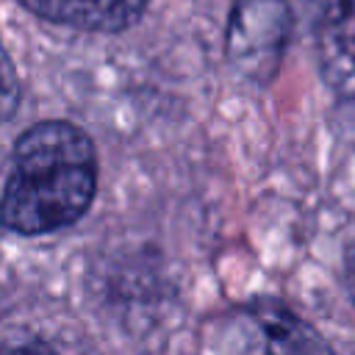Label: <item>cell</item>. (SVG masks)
Here are the masks:
<instances>
[{"label":"cell","instance_id":"cell-1","mask_svg":"<svg viewBox=\"0 0 355 355\" xmlns=\"http://www.w3.org/2000/svg\"><path fill=\"white\" fill-rule=\"evenodd\" d=\"M94 189L97 155L92 139L64 119L39 122L14 144L0 222L22 236L61 230L89 211Z\"/></svg>","mask_w":355,"mask_h":355},{"label":"cell","instance_id":"cell-2","mask_svg":"<svg viewBox=\"0 0 355 355\" xmlns=\"http://www.w3.org/2000/svg\"><path fill=\"white\" fill-rule=\"evenodd\" d=\"M288 33V0H236L225 31L227 58L244 78L269 83L280 69Z\"/></svg>","mask_w":355,"mask_h":355},{"label":"cell","instance_id":"cell-3","mask_svg":"<svg viewBox=\"0 0 355 355\" xmlns=\"http://www.w3.org/2000/svg\"><path fill=\"white\" fill-rule=\"evenodd\" d=\"M28 11L42 19L80 28L114 33L133 25L150 0H19Z\"/></svg>","mask_w":355,"mask_h":355},{"label":"cell","instance_id":"cell-4","mask_svg":"<svg viewBox=\"0 0 355 355\" xmlns=\"http://www.w3.org/2000/svg\"><path fill=\"white\" fill-rule=\"evenodd\" d=\"M258 322V327L266 336V347L272 349H311L313 347V330H308L291 311L272 300H261L250 311Z\"/></svg>","mask_w":355,"mask_h":355},{"label":"cell","instance_id":"cell-5","mask_svg":"<svg viewBox=\"0 0 355 355\" xmlns=\"http://www.w3.org/2000/svg\"><path fill=\"white\" fill-rule=\"evenodd\" d=\"M17 105H19V80H17L8 53L3 47V39H0V125L14 116Z\"/></svg>","mask_w":355,"mask_h":355},{"label":"cell","instance_id":"cell-6","mask_svg":"<svg viewBox=\"0 0 355 355\" xmlns=\"http://www.w3.org/2000/svg\"><path fill=\"white\" fill-rule=\"evenodd\" d=\"M344 280H347V291L355 302V244L347 250V261H344Z\"/></svg>","mask_w":355,"mask_h":355}]
</instances>
